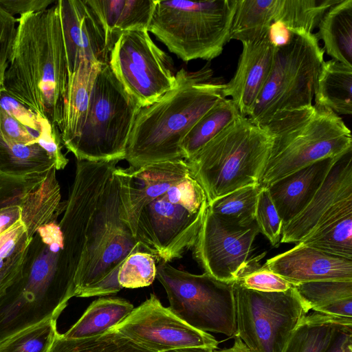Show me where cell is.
Here are the masks:
<instances>
[{
  "label": "cell",
  "instance_id": "cell-26",
  "mask_svg": "<svg viewBox=\"0 0 352 352\" xmlns=\"http://www.w3.org/2000/svg\"><path fill=\"white\" fill-rule=\"evenodd\" d=\"M316 34L332 59L352 67V0H341L331 7L318 25Z\"/></svg>",
  "mask_w": 352,
  "mask_h": 352
},
{
  "label": "cell",
  "instance_id": "cell-41",
  "mask_svg": "<svg viewBox=\"0 0 352 352\" xmlns=\"http://www.w3.org/2000/svg\"><path fill=\"white\" fill-rule=\"evenodd\" d=\"M235 282L245 288L263 292H283L293 286L265 265L245 274Z\"/></svg>",
  "mask_w": 352,
  "mask_h": 352
},
{
  "label": "cell",
  "instance_id": "cell-29",
  "mask_svg": "<svg viewBox=\"0 0 352 352\" xmlns=\"http://www.w3.org/2000/svg\"><path fill=\"white\" fill-rule=\"evenodd\" d=\"M301 242L322 252L352 259V202L329 217Z\"/></svg>",
  "mask_w": 352,
  "mask_h": 352
},
{
  "label": "cell",
  "instance_id": "cell-43",
  "mask_svg": "<svg viewBox=\"0 0 352 352\" xmlns=\"http://www.w3.org/2000/svg\"><path fill=\"white\" fill-rule=\"evenodd\" d=\"M38 123L37 143L52 160L56 170L65 168L69 160L62 152L63 144L59 131L54 129L47 120L41 116L38 118Z\"/></svg>",
  "mask_w": 352,
  "mask_h": 352
},
{
  "label": "cell",
  "instance_id": "cell-42",
  "mask_svg": "<svg viewBox=\"0 0 352 352\" xmlns=\"http://www.w3.org/2000/svg\"><path fill=\"white\" fill-rule=\"evenodd\" d=\"M17 23L18 19L0 5V91L4 90V77L9 65Z\"/></svg>",
  "mask_w": 352,
  "mask_h": 352
},
{
  "label": "cell",
  "instance_id": "cell-25",
  "mask_svg": "<svg viewBox=\"0 0 352 352\" xmlns=\"http://www.w3.org/2000/svg\"><path fill=\"white\" fill-rule=\"evenodd\" d=\"M315 104L336 114L352 113V67L333 59L321 65L314 89Z\"/></svg>",
  "mask_w": 352,
  "mask_h": 352
},
{
  "label": "cell",
  "instance_id": "cell-11",
  "mask_svg": "<svg viewBox=\"0 0 352 352\" xmlns=\"http://www.w3.org/2000/svg\"><path fill=\"white\" fill-rule=\"evenodd\" d=\"M109 65L141 107L153 104L176 85L172 58L153 41L147 30L122 34L109 53Z\"/></svg>",
  "mask_w": 352,
  "mask_h": 352
},
{
  "label": "cell",
  "instance_id": "cell-52",
  "mask_svg": "<svg viewBox=\"0 0 352 352\" xmlns=\"http://www.w3.org/2000/svg\"><path fill=\"white\" fill-rule=\"evenodd\" d=\"M21 219L19 205H10L0 208V234Z\"/></svg>",
  "mask_w": 352,
  "mask_h": 352
},
{
  "label": "cell",
  "instance_id": "cell-2",
  "mask_svg": "<svg viewBox=\"0 0 352 352\" xmlns=\"http://www.w3.org/2000/svg\"><path fill=\"white\" fill-rule=\"evenodd\" d=\"M68 82L64 36L56 2L45 10L21 15L4 77V90L58 130Z\"/></svg>",
  "mask_w": 352,
  "mask_h": 352
},
{
  "label": "cell",
  "instance_id": "cell-31",
  "mask_svg": "<svg viewBox=\"0 0 352 352\" xmlns=\"http://www.w3.org/2000/svg\"><path fill=\"white\" fill-rule=\"evenodd\" d=\"M53 167L54 162L37 142L23 144L0 134L1 170L19 175H47Z\"/></svg>",
  "mask_w": 352,
  "mask_h": 352
},
{
  "label": "cell",
  "instance_id": "cell-3",
  "mask_svg": "<svg viewBox=\"0 0 352 352\" xmlns=\"http://www.w3.org/2000/svg\"><path fill=\"white\" fill-rule=\"evenodd\" d=\"M176 85L153 104L140 107L129 135L125 158L130 166L184 159L181 143L194 125L225 98L224 83L208 64L196 72L182 68Z\"/></svg>",
  "mask_w": 352,
  "mask_h": 352
},
{
  "label": "cell",
  "instance_id": "cell-22",
  "mask_svg": "<svg viewBox=\"0 0 352 352\" xmlns=\"http://www.w3.org/2000/svg\"><path fill=\"white\" fill-rule=\"evenodd\" d=\"M100 20L109 53L124 33L147 30L155 0H87Z\"/></svg>",
  "mask_w": 352,
  "mask_h": 352
},
{
  "label": "cell",
  "instance_id": "cell-46",
  "mask_svg": "<svg viewBox=\"0 0 352 352\" xmlns=\"http://www.w3.org/2000/svg\"><path fill=\"white\" fill-rule=\"evenodd\" d=\"M0 107L23 126L37 134L39 130V116L10 96L5 90L0 91Z\"/></svg>",
  "mask_w": 352,
  "mask_h": 352
},
{
  "label": "cell",
  "instance_id": "cell-6",
  "mask_svg": "<svg viewBox=\"0 0 352 352\" xmlns=\"http://www.w3.org/2000/svg\"><path fill=\"white\" fill-rule=\"evenodd\" d=\"M235 6L236 0H155L148 31L186 63L211 60L230 41Z\"/></svg>",
  "mask_w": 352,
  "mask_h": 352
},
{
  "label": "cell",
  "instance_id": "cell-21",
  "mask_svg": "<svg viewBox=\"0 0 352 352\" xmlns=\"http://www.w3.org/2000/svg\"><path fill=\"white\" fill-rule=\"evenodd\" d=\"M102 65L82 58L69 76L63 117L58 129L63 145L67 148L84 126L97 74Z\"/></svg>",
  "mask_w": 352,
  "mask_h": 352
},
{
  "label": "cell",
  "instance_id": "cell-30",
  "mask_svg": "<svg viewBox=\"0 0 352 352\" xmlns=\"http://www.w3.org/2000/svg\"><path fill=\"white\" fill-rule=\"evenodd\" d=\"M278 0H236L230 38L258 41L267 35L274 22Z\"/></svg>",
  "mask_w": 352,
  "mask_h": 352
},
{
  "label": "cell",
  "instance_id": "cell-44",
  "mask_svg": "<svg viewBox=\"0 0 352 352\" xmlns=\"http://www.w3.org/2000/svg\"><path fill=\"white\" fill-rule=\"evenodd\" d=\"M32 241V239L26 237L20 249L0 271V296L9 287L23 277Z\"/></svg>",
  "mask_w": 352,
  "mask_h": 352
},
{
  "label": "cell",
  "instance_id": "cell-8",
  "mask_svg": "<svg viewBox=\"0 0 352 352\" xmlns=\"http://www.w3.org/2000/svg\"><path fill=\"white\" fill-rule=\"evenodd\" d=\"M324 53L316 34L292 32L289 41L276 48L270 75L248 118L263 126L278 111L312 104Z\"/></svg>",
  "mask_w": 352,
  "mask_h": 352
},
{
  "label": "cell",
  "instance_id": "cell-18",
  "mask_svg": "<svg viewBox=\"0 0 352 352\" xmlns=\"http://www.w3.org/2000/svg\"><path fill=\"white\" fill-rule=\"evenodd\" d=\"M293 286L309 282L352 280V259L333 255L299 242L264 265Z\"/></svg>",
  "mask_w": 352,
  "mask_h": 352
},
{
  "label": "cell",
  "instance_id": "cell-17",
  "mask_svg": "<svg viewBox=\"0 0 352 352\" xmlns=\"http://www.w3.org/2000/svg\"><path fill=\"white\" fill-rule=\"evenodd\" d=\"M119 171L123 200L133 234L141 210L190 174L184 159L151 164L138 168L119 167Z\"/></svg>",
  "mask_w": 352,
  "mask_h": 352
},
{
  "label": "cell",
  "instance_id": "cell-13",
  "mask_svg": "<svg viewBox=\"0 0 352 352\" xmlns=\"http://www.w3.org/2000/svg\"><path fill=\"white\" fill-rule=\"evenodd\" d=\"M206 210L192 213L160 196L141 210L133 236L156 261L169 263L193 248Z\"/></svg>",
  "mask_w": 352,
  "mask_h": 352
},
{
  "label": "cell",
  "instance_id": "cell-38",
  "mask_svg": "<svg viewBox=\"0 0 352 352\" xmlns=\"http://www.w3.org/2000/svg\"><path fill=\"white\" fill-rule=\"evenodd\" d=\"M255 223L259 232L267 237L272 246L276 247L280 243L283 223L266 188L261 187L258 196Z\"/></svg>",
  "mask_w": 352,
  "mask_h": 352
},
{
  "label": "cell",
  "instance_id": "cell-51",
  "mask_svg": "<svg viewBox=\"0 0 352 352\" xmlns=\"http://www.w3.org/2000/svg\"><path fill=\"white\" fill-rule=\"evenodd\" d=\"M292 32L282 23L273 22L268 30L267 36L270 43L276 47L286 45L291 39Z\"/></svg>",
  "mask_w": 352,
  "mask_h": 352
},
{
  "label": "cell",
  "instance_id": "cell-48",
  "mask_svg": "<svg viewBox=\"0 0 352 352\" xmlns=\"http://www.w3.org/2000/svg\"><path fill=\"white\" fill-rule=\"evenodd\" d=\"M56 2V0H0V5L14 16L45 10Z\"/></svg>",
  "mask_w": 352,
  "mask_h": 352
},
{
  "label": "cell",
  "instance_id": "cell-54",
  "mask_svg": "<svg viewBox=\"0 0 352 352\" xmlns=\"http://www.w3.org/2000/svg\"><path fill=\"white\" fill-rule=\"evenodd\" d=\"M213 349H208V348H183V349H174L166 352H212Z\"/></svg>",
  "mask_w": 352,
  "mask_h": 352
},
{
  "label": "cell",
  "instance_id": "cell-20",
  "mask_svg": "<svg viewBox=\"0 0 352 352\" xmlns=\"http://www.w3.org/2000/svg\"><path fill=\"white\" fill-rule=\"evenodd\" d=\"M340 156L313 163L277 180L267 188L283 227L305 208Z\"/></svg>",
  "mask_w": 352,
  "mask_h": 352
},
{
  "label": "cell",
  "instance_id": "cell-47",
  "mask_svg": "<svg viewBox=\"0 0 352 352\" xmlns=\"http://www.w3.org/2000/svg\"><path fill=\"white\" fill-rule=\"evenodd\" d=\"M0 134L20 143L31 144L37 142V134L23 126L0 107Z\"/></svg>",
  "mask_w": 352,
  "mask_h": 352
},
{
  "label": "cell",
  "instance_id": "cell-1",
  "mask_svg": "<svg viewBox=\"0 0 352 352\" xmlns=\"http://www.w3.org/2000/svg\"><path fill=\"white\" fill-rule=\"evenodd\" d=\"M118 160H76L75 177L58 223L63 246L57 276L76 297L118 293L119 270L132 253L144 251L129 226Z\"/></svg>",
  "mask_w": 352,
  "mask_h": 352
},
{
  "label": "cell",
  "instance_id": "cell-23",
  "mask_svg": "<svg viewBox=\"0 0 352 352\" xmlns=\"http://www.w3.org/2000/svg\"><path fill=\"white\" fill-rule=\"evenodd\" d=\"M53 167L44 181L34 190L24 195L19 201L21 219L27 230V236L34 234L42 226L56 222L64 212L66 201H61L60 188Z\"/></svg>",
  "mask_w": 352,
  "mask_h": 352
},
{
  "label": "cell",
  "instance_id": "cell-53",
  "mask_svg": "<svg viewBox=\"0 0 352 352\" xmlns=\"http://www.w3.org/2000/svg\"><path fill=\"white\" fill-rule=\"evenodd\" d=\"M233 345L230 348L223 349H214L212 352H252L241 338L235 335Z\"/></svg>",
  "mask_w": 352,
  "mask_h": 352
},
{
  "label": "cell",
  "instance_id": "cell-32",
  "mask_svg": "<svg viewBox=\"0 0 352 352\" xmlns=\"http://www.w3.org/2000/svg\"><path fill=\"white\" fill-rule=\"evenodd\" d=\"M240 115L231 99L220 100L194 125L182 141L184 160L192 157Z\"/></svg>",
  "mask_w": 352,
  "mask_h": 352
},
{
  "label": "cell",
  "instance_id": "cell-7",
  "mask_svg": "<svg viewBox=\"0 0 352 352\" xmlns=\"http://www.w3.org/2000/svg\"><path fill=\"white\" fill-rule=\"evenodd\" d=\"M113 73L109 63L97 74L87 116L78 138L67 148L76 160H122L140 109Z\"/></svg>",
  "mask_w": 352,
  "mask_h": 352
},
{
  "label": "cell",
  "instance_id": "cell-33",
  "mask_svg": "<svg viewBox=\"0 0 352 352\" xmlns=\"http://www.w3.org/2000/svg\"><path fill=\"white\" fill-rule=\"evenodd\" d=\"M341 0H278L274 22L292 32L312 33L325 12Z\"/></svg>",
  "mask_w": 352,
  "mask_h": 352
},
{
  "label": "cell",
  "instance_id": "cell-5",
  "mask_svg": "<svg viewBox=\"0 0 352 352\" xmlns=\"http://www.w3.org/2000/svg\"><path fill=\"white\" fill-rule=\"evenodd\" d=\"M271 146L265 128L240 115L186 162L209 204L241 188L260 185Z\"/></svg>",
  "mask_w": 352,
  "mask_h": 352
},
{
  "label": "cell",
  "instance_id": "cell-35",
  "mask_svg": "<svg viewBox=\"0 0 352 352\" xmlns=\"http://www.w3.org/2000/svg\"><path fill=\"white\" fill-rule=\"evenodd\" d=\"M50 352H152L109 329L92 337L69 339L58 333Z\"/></svg>",
  "mask_w": 352,
  "mask_h": 352
},
{
  "label": "cell",
  "instance_id": "cell-10",
  "mask_svg": "<svg viewBox=\"0 0 352 352\" xmlns=\"http://www.w3.org/2000/svg\"><path fill=\"white\" fill-rule=\"evenodd\" d=\"M236 335L252 352H282L292 333L310 311L292 286L263 292L234 283Z\"/></svg>",
  "mask_w": 352,
  "mask_h": 352
},
{
  "label": "cell",
  "instance_id": "cell-16",
  "mask_svg": "<svg viewBox=\"0 0 352 352\" xmlns=\"http://www.w3.org/2000/svg\"><path fill=\"white\" fill-rule=\"evenodd\" d=\"M64 36L69 76L76 70L80 59L109 63L105 34L97 15L87 0H57Z\"/></svg>",
  "mask_w": 352,
  "mask_h": 352
},
{
  "label": "cell",
  "instance_id": "cell-37",
  "mask_svg": "<svg viewBox=\"0 0 352 352\" xmlns=\"http://www.w3.org/2000/svg\"><path fill=\"white\" fill-rule=\"evenodd\" d=\"M156 259L150 253L138 251L131 254L122 264L118 276L122 288L149 286L156 278Z\"/></svg>",
  "mask_w": 352,
  "mask_h": 352
},
{
  "label": "cell",
  "instance_id": "cell-24",
  "mask_svg": "<svg viewBox=\"0 0 352 352\" xmlns=\"http://www.w3.org/2000/svg\"><path fill=\"white\" fill-rule=\"evenodd\" d=\"M352 318L319 312L307 314L292 333L282 352H327L335 337Z\"/></svg>",
  "mask_w": 352,
  "mask_h": 352
},
{
  "label": "cell",
  "instance_id": "cell-19",
  "mask_svg": "<svg viewBox=\"0 0 352 352\" xmlns=\"http://www.w3.org/2000/svg\"><path fill=\"white\" fill-rule=\"evenodd\" d=\"M242 45L236 70L224 83L223 96L230 97L241 115L248 117L270 75L276 48L267 35L258 41L242 42Z\"/></svg>",
  "mask_w": 352,
  "mask_h": 352
},
{
  "label": "cell",
  "instance_id": "cell-12",
  "mask_svg": "<svg viewBox=\"0 0 352 352\" xmlns=\"http://www.w3.org/2000/svg\"><path fill=\"white\" fill-rule=\"evenodd\" d=\"M258 233L255 221L239 226L221 220L207 208L193 246L194 257L206 273L219 280L234 283L259 267L258 263L265 253L250 258Z\"/></svg>",
  "mask_w": 352,
  "mask_h": 352
},
{
  "label": "cell",
  "instance_id": "cell-50",
  "mask_svg": "<svg viewBox=\"0 0 352 352\" xmlns=\"http://www.w3.org/2000/svg\"><path fill=\"white\" fill-rule=\"evenodd\" d=\"M327 352H352V324L340 330Z\"/></svg>",
  "mask_w": 352,
  "mask_h": 352
},
{
  "label": "cell",
  "instance_id": "cell-14",
  "mask_svg": "<svg viewBox=\"0 0 352 352\" xmlns=\"http://www.w3.org/2000/svg\"><path fill=\"white\" fill-rule=\"evenodd\" d=\"M110 329L152 352L192 347L214 350L219 344L214 336L192 327L164 307L153 294Z\"/></svg>",
  "mask_w": 352,
  "mask_h": 352
},
{
  "label": "cell",
  "instance_id": "cell-15",
  "mask_svg": "<svg viewBox=\"0 0 352 352\" xmlns=\"http://www.w3.org/2000/svg\"><path fill=\"white\" fill-rule=\"evenodd\" d=\"M352 201V149L341 155L305 208L283 227L280 243H299Z\"/></svg>",
  "mask_w": 352,
  "mask_h": 352
},
{
  "label": "cell",
  "instance_id": "cell-49",
  "mask_svg": "<svg viewBox=\"0 0 352 352\" xmlns=\"http://www.w3.org/2000/svg\"><path fill=\"white\" fill-rule=\"evenodd\" d=\"M45 245L54 253L59 254L63 246L61 230L56 222L41 226L37 232Z\"/></svg>",
  "mask_w": 352,
  "mask_h": 352
},
{
  "label": "cell",
  "instance_id": "cell-39",
  "mask_svg": "<svg viewBox=\"0 0 352 352\" xmlns=\"http://www.w3.org/2000/svg\"><path fill=\"white\" fill-rule=\"evenodd\" d=\"M47 175H19L0 169V208L19 205L21 198L36 189Z\"/></svg>",
  "mask_w": 352,
  "mask_h": 352
},
{
  "label": "cell",
  "instance_id": "cell-45",
  "mask_svg": "<svg viewBox=\"0 0 352 352\" xmlns=\"http://www.w3.org/2000/svg\"><path fill=\"white\" fill-rule=\"evenodd\" d=\"M26 236V227L21 219L0 234V271L20 249Z\"/></svg>",
  "mask_w": 352,
  "mask_h": 352
},
{
  "label": "cell",
  "instance_id": "cell-34",
  "mask_svg": "<svg viewBox=\"0 0 352 352\" xmlns=\"http://www.w3.org/2000/svg\"><path fill=\"white\" fill-rule=\"evenodd\" d=\"M261 186L250 185L235 190L208 204L209 210L218 218L239 226L255 221V210Z\"/></svg>",
  "mask_w": 352,
  "mask_h": 352
},
{
  "label": "cell",
  "instance_id": "cell-40",
  "mask_svg": "<svg viewBox=\"0 0 352 352\" xmlns=\"http://www.w3.org/2000/svg\"><path fill=\"white\" fill-rule=\"evenodd\" d=\"M163 196L168 201L179 204L192 213L206 210L208 206L204 190L190 174L173 186Z\"/></svg>",
  "mask_w": 352,
  "mask_h": 352
},
{
  "label": "cell",
  "instance_id": "cell-4",
  "mask_svg": "<svg viewBox=\"0 0 352 352\" xmlns=\"http://www.w3.org/2000/svg\"><path fill=\"white\" fill-rule=\"evenodd\" d=\"M262 126L272 138L260 182L263 188L313 163L352 149L351 131L342 118L316 104L278 111Z\"/></svg>",
  "mask_w": 352,
  "mask_h": 352
},
{
  "label": "cell",
  "instance_id": "cell-9",
  "mask_svg": "<svg viewBox=\"0 0 352 352\" xmlns=\"http://www.w3.org/2000/svg\"><path fill=\"white\" fill-rule=\"evenodd\" d=\"M156 278L164 287L169 309L192 327L205 332L236 335L234 283L208 274H194L160 262Z\"/></svg>",
  "mask_w": 352,
  "mask_h": 352
},
{
  "label": "cell",
  "instance_id": "cell-27",
  "mask_svg": "<svg viewBox=\"0 0 352 352\" xmlns=\"http://www.w3.org/2000/svg\"><path fill=\"white\" fill-rule=\"evenodd\" d=\"M133 309V305L126 299L100 297L94 300L78 320L62 336L76 339L102 334L120 322Z\"/></svg>",
  "mask_w": 352,
  "mask_h": 352
},
{
  "label": "cell",
  "instance_id": "cell-28",
  "mask_svg": "<svg viewBox=\"0 0 352 352\" xmlns=\"http://www.w3.org/2000/svg\"><path fill=\"white\" fill-rule=\"evenodd\" d=\"M294 287L310 310L352 318V280L309 282Z\"/></svg>",
  "mask_w": 352,
  "mask_h": 352
},
{
  "label": "cell",
  "instance_id": "cell-36",
  "mask_svg": "<svg viewBox=\"0 0 352 352\" xmlns=\"http://www.w3.org/2000/svg\"><path fill=\"white\" fill-rule=\"evenodd\" d=\"M57 319H48L0 342V352H50L57 334Z\"/></svg>",
  "mask_w": 352,
  "mask_h": 352
}]
</instances>
